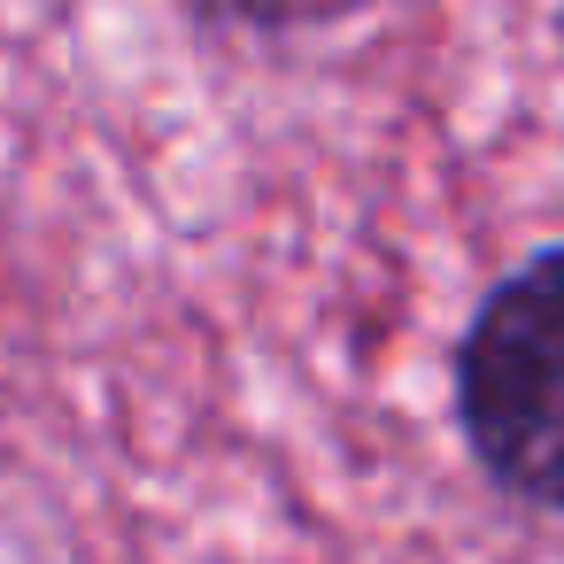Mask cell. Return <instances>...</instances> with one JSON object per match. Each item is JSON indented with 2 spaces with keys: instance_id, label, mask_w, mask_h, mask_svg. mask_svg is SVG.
<instances>
[{
  "instance_id": "cell-1",
  "label": "cell",
  "mask_w": 564,
  "mask_h": 564,
  "mask_svg": "<svg viewBox=\"0 0 564 564\" xmlns=\"http://www.w3.org/2000/svg\"><path fill=\"white\" fill-rule=\"evenodd\" d=\"M448 410L471 471L541 518H564V240L510 263L464 317Z\"/></svg>"
},
{
  "instance_id": "cell-2",
  "label": "cell",
  "mask_w": 564,
  "mask_h": 564,
  "mask_svg": "<svg viewBox=\"0 0 564 564\" xmlns=\"http://www.w3.org/2000/svg\"><path fill=\"white\" fill-rule=\"evenodd\" d=\"M209 9H232V17H256V24H271V17H286V9H310V0H209Z\"/></svg>"
},
{
  "instance_id": "cell-3",
  "label": "cell",
  "mask_w": 564,
  "mask_h": 564,
  "mask_svg": "<svg viewBox=\"0 0 564 564\" xmlns=\"http://www.w3.org/2000/svg\"><path fill=\"white\" fill-rule=\"evenodd\" d=\"M556 47H564V0H556Z\"/></svg>"
}]
</instances>
